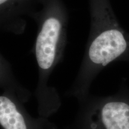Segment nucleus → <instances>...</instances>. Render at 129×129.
<instances>
[{"label": "nucleus", "instance_id": "423d86ee", "mask_svg": "<svg viewBox=\"0 0 129 129\" xmlns=\"http://www.w3.org/2000/svg\"><path fill=\"white\" fill-rule=\"evenodd\" d=\"M0 88L4 91H9L17 95L22 102L29 99L30 91L22 85L15 77L9 62L0 53Z\"/></svg>", "mask_w": 129, "mask_h": 129}, {"label": "nucleus", "instance_id": "39448f33", "mask_svg": "<svg viewBox=\"0 0 129 129\" xmlns=\"http://www.w3.org/2000/svg\"><path fill=\"white\" fill-rule=\"evenodd\" d=\"M41 0H0V30L21 35L27 26V18L32 19L40 9Z\"/></svg>", "mask_w": 129, "mask_h": 129}, {"label": "nucleus", "instance_id": "20e7f679", "mask_svg": "<svg viewBox=\"0 0 129 129\" xmlns=\"http://www.w3.org/2000/svg\"><path fill=\"white\" fill-rule=\"evenodd\" d=\"M0 126L2 129H59L48 118L32 117L15 93L0 95Z\"/></svg>", "mask_w": 129, "mask_h": 129}, {"label": "nucleus", "instance_id": "f03ea898", "mask_svg": "<svg viewBox=\"0 0 129 129\" xmlns=\"http://www.w3.org/2000/svg\"><path fill=\"white\" fill-rule=\"evenodd\" d=\"M91 27L85 54L75 81L66 95L78 101L88 96L97 74L129 48V39L118 25L109 0H90Z\"/></svg>", "mask_w": 129, "mask_h": 129}, {"label": "nucleus", "instance_id": "f257e3e1", "mask_svg": "<svg viewBox=\"0 0 129 129\" xmlns=\"http://www.w3.org/2000/svg\"><path fill=\"white\" fill-rule=\"evenodd\" d=\"M32 19L38 26L34 46L38 69L35 96L38 115L48 118L61 106L59 93L55 88L49 86L48 82L54 69L64 57L69 13L63 0H41V6Z\"/></svg>", "mask_w": 129, "mask_h": 129}, {"label": "nucleus", "instance_id": "7ed1b4c3", "mask_svg": "<svg viewBox=\"0 0 129 129\" xmlns=\"http://www.w3.org/2000/svg\"><path fill=\"white\" fill-rule=\"evenodd\" d=\"M79 101L74 129H129L128 101L87 96Z\"/></svg>", "mask_w": 129, "mask_h": 129}]
</instances>
